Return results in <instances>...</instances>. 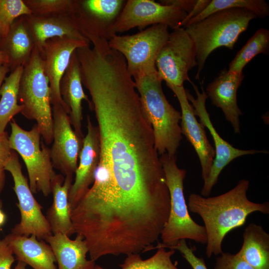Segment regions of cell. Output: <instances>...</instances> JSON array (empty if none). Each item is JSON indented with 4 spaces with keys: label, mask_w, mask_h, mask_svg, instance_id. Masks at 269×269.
<instances>
[{
    "label": "cell",
    "mask_w": 269,
    "mask_h": 269,
    "mask_svg": "<svg viewBox=\"0 0 269 269\" xmlns=\"http://www.w3.org/2000/svg\"><path fill=\"white\" fill-rule=\"evenodd\" d=\"M250 182L242 179L232 189L214 197H204L191 193L188 208L202 219L207 236L206 255L210 258L223 253L222 246L225 236L233 230L241 227L251 213L269 214V203L250 201L247 195Z\"/></svg>",
    "instance_id": "obj_1"
},
{
    "label": "cell",
    "mask_w": 269,
    "mask_h": 269,
    "mask_svg": "<svg viewBox=\"0 0 269 269\" xmlns=\"http://www.w3.org/2000/svg\"><path fill=\"white\" fill-rule=\"evenodd\" d=\"M142 113L152 129L155 148L161 155H176L182 139L181 112L166 98L157 72L133 78Z\"/></svg>",
    "instance_id": "obj_2"
},
{
    "label": "cell",
    "mask_w": 269,
    "mask_h": 269,
    "mask_svg": "<svg viewBox=\"0 0 269 269\" xmlns=\"http://www.w3.org/2000/svg\"><path fill=\"white\" fill-rule=\"evenodd\" d=\"M257 17L246 9L229 8L215 12L184 28L196 49V79L200 78L209 55L221 47L233 50L241 34L247 30L250 22Z\"/></svg>",
    "instance_id": "obj_3"
},
{
    "label": "cell",
    "mask_w": 269,
    "mask_h": 269,
    "mask_svg": "<svg viewBox=\"0 0 269 269\" xmlns=\"http://www.w3.org/2000/svg\"><path fill=\"white\" fill-rule=\"evenodd\" d=\"M164 172L170 198L169 216L160 235L162 243L154 249H169L181 240L189 239L197 243L206 244L204 226L195 222L190 216L184 194V180L186 171L177 165L176 156L164 153L159 156Z\"/></svg>",
    "instance_id": "obj_4"
},
{
    "label": "cell",
    "mask_w": 269,
    "mask_h": 269,
    "mask_svg": "<svg viewBox=\"0 0 269 269\" xmlns=\"http://www.w3.org/2000/svg\"><path fill=\"white\" fill-rule=\"evenodd\" d=\"M18 100L23 107L20 113L27 119L35 121L45 143H51L53 138L50 88L44 72L43 56L35 46L23 67Z\"/></svg>",
    "instance_id": "obj_5"
},
{
    "label": "cell",
    "mask_w": 269,
    "mask_h": 269,
    "mask_svg": "<svg viewBox=\"0 0 269 269\" xmlns=\"http://www.w3.org/2000/svg\"><path fill=\"white\" fill-rule=\"evenodd\" d=\"M10 126L9 146L20 155L25 163L31 191L48 196L51 193L52 183L57 175L52 165L50 149L43 140L41 141V134L36 124L29 131L20 127L13 119Z\"/></svg>",
    "instance_id": "obj_6"
},
{
    "label": "cell",
    "mask_w": 269,
    "mask_h": 269,
    "mask_svg": "<svg viewBox=\"0 0 269 269\" xmlns=\"http://www.w3.org/2000/svg\"><path fill=\"white\" fill-rule=\"evenodd\" d=\"M169 33L167 26L155 24L134 34H116L108 44L123 56L128 71L134 78L157 72L156 59Z\"/></svg>",
    "instance_id": "obj_7"
},
{
    "label": "cell",
    "mask_w": 269,
    "mask_h": 269,
    "mask_svg": "<svg viewBox=\"0 0 269 269\" xmlns=\"http://www.w3.org/2000/svg\"><path fill=\"white\" fill-rule=\"evenodd\" d=\"M5 170L12 177L13 188L20 214V221L11 229V233L27 237L34 235L39 240H45L52 234L50 225L42 212V206L34 198L27 179L22 173L17 153L13 150Z\"/></svg>",
    "instance_id": "obj_8"
},
{
    "label": "cell",
    "mask_w": 269,
    "mask_h": 269,
    "mask_svg": "<svg viewBox=\"0 0 269 269\" xmlns=\"http://www.w3.org/2000/svg\"><path fill=\"white\" fill-rule=\"evenodd\" d=\"M155 66L158 76L166 84L181 86L185 81L192 82L188 72L197 66L196 49L184 28L169 33L157 55Z\"/></svg>",
    "instance_id": "obj_9"
},
{
    "label": "cell",
    "mask_w": 269,
    "mask_h": 269,
    "mask_svg": "<svg viewBox=\"0 0 269 269\" xmlns=\"http://www.w3.org/2000/svg\"><path fill=\"white\" fill-rule=\"evenodd\" d=\"M191 84L196 94V98H195L188 90L185 89L187 98L193 107L195 115L199 118L200 123L208 130L215 147V156L210 172L207 180L204 182L200 192L201 195L208 197L213 187L217 183L222 171L234 159L244 155L267 154L269 152L267 150L239 149L221 137L214 128L207 110L206 101L208 96L202 86V92H200L196 85L192 82Z\"/></svg>",
    "instance_id": "obj_10"
},
{
    "label": "cell",
    "mask_w": 269,
    "mask_h": 269,
    "mask_svg": "<svg viewBox=\"0 0 269 269\" xmlns=\"http://www.w3.org/2000/svg\"><path fill=\"white\" fill-rule=\"evenodd\" d=\"M187 13L172 5H163L152 0H128L114 26L116 34L135 27L163 24L172 30L181 27Z\"/></svg>",
    "instance_id": "obj_11"
},
{
    "label": "cell",
    "mask_w": 269,
    "mask_h": 269,
    "mask_svg": "<svg viewBox=\"0 0 269 269\" xmlns=\"http://www.w3.org/2000/svg\"><path fill=\"white\" fill-rule=\"evenodd\" d=\"M52 113L53 143L50 149L52 165L65 177H73L83 139L74 131L69 114L63 106L52 105Z\"/></svg>",
    "instance_id": "obj_12"
},
{
    "label": "cell",
    "mask_w": 269,
    "mask_h": 269,
    "mask_svg": "<svg viewBox=\"0 0 269 269\" xmlns=\"http://www.w3.org/2000/svg\"><path fill=\"white\" fill-rule=\"evenodd\" d=\"M126 1L77 0L75 11L72 16L80 31L87 39L94 36L109 41L116 35L114 32V26Z\"/></svg>",
    "instance_id": "obj_13"
},
{
    "label": "cell",
    "mask_w": 269,
    "mask_h": 269,
    "mask_svg": "<svg viewBox=\"0 0 269 269\" xmlns=\"http://www.w3.org/2000/svg\"><path fill=\"white\" fill-rule=\"evenodd\" d=\"M88 46H90L88 41L67 37H55L47 40L43 48L44 72L49 80L51 105L63 106L69 115L70 111L60 95V82L74 52Z\"/></svg>",
    "instance_id": "obj_14"
},
{
    "label": "cell",
    "mask_w": 269,
    "mask_h": 269,
    "mask_svg": "<svg viewBox=\"0 0 269 269\" xmlns=\"http://www.w3.org/2000/svg\"><path fill=\"white\" fill-rule=\"evenodd\" d=\"M176 96L181 108V131L194 147L199 159L203 182L208 178L215 156V148L208 140L205 127L195 115L192 105L188 100L183 86L166 84Z\"/></svg>",
    "instance_id": "obj_15"
},
{
    "label": "cell",
    "mask_w": 269,
    "mask_h": 269,
    "mask_svg": "<svg viewBox=\"0 0 269 269\" xmlns=\"http://www.w3.org/2000/svg\"><path fill=\"white\" fill-rule=\"evenodd\" d=\"M87 134L83 138L79 165L68 194L71 210L76 207L93 183L99 161L100 144L98 128L93 124L89 116H87Z\"/></svg>",
    "instance_id": "obj_16"
},
{
    "label": "cell",
    "mask_w": 269,
    "mask_h": 269,
    "mask_svg": "<svg viewBox=\"0 0 269 269\" xmlns=\"http://www.w3.org/2000/svg\"><path fill=\"white\" fill-rule=\"evenodd\" d=\"M243 72L221 70L206 87L205 93L212 104L220 108L232 126L235 134H240V116L243 115L238 107L237 93L244 79Z\"/></svg>",
    "instance_id": "obj_17"
},
{
    "label": "cell",
    "mask_w": 269,
    "mask_h": 269,
    "mask_svg": "<svg viewBox=\"0 0 269 269\" xmlns=\"http://www.w3.org/2000/svg\"><path fill=\"white\" fill-rule=\"evenodd\" d=\"M24 17L34 46L41 54L46 41L55 37H67L90 42L80 31L72 16L31 14Z\"/></svg>",
    "instance_id": "obj_18"
},
{
    "label": "cell",
    "mask_w": 269,
    "mask_h": 269,
    "mask_svg": "<svg viewBox=\"0 0 269 269\" xmlns=\"http://www.w3.org/2000/svg\"><path fill=\"white\" fill-rule=\"evenodd\" d=\"M76 50L72 54L68 67L60 80L59 87L61 98L70 111L71 125L77 134L83 139L82 103L83 100L87 101L89 107L91 103L83 88L80 65Z\"/></svg>",
    "instance_id": "obj_19"
},
{
    "label": "cell",
    "mask_w": 269,
    "mask_h": 269,
    "mask_svg": "<svg viewBox=\"0 0 269 269\" xmlns=\"http://www.w3.org/2000/svg\"><path fill=\"white\" fill-rule=\"evenodd\" d=\"M4 239L17 261L33 269H57L53 252L49 244L34 235L25 236L10 233Z\"/></svg>",
    "instance_id": "obj_20"
},
{
    "label": "cell",
    "mask_w": 269,
    "mask_h": 269,
    "mask_svg": "<svg viewBox=\"0 0 269 269\" xmlns=\"http://www.w3.org/2000/svg\"><path fill=\"white\" fill-rule=\"evenodd\" d=\"M51 247L57 269H93L96 263L87 259L88 249L84 238L77 234L74 240L66 235L52 234L45 240Z\"/></svg>",
    "instance_id": "obj_21"
},
{
    "label": "cell",
    "mask_w": 269,
    "mask_h": 269,
    "mask_svg": "<svg viewBox=\"0 0 269 269\" xmlns=\"http://www.w3.org/2000/svg\"><path fill=\"white\" fill-rule=\"evenodd\" d=\"M73 176L57 174L52 183V205L47 210L46 218L52 234H62L69 237L75 233L71 218L68 194Z\"/></svg>",
    "instance_id": "obj_22"
},
{
    "label": "cell",
    "mask_w": 269,
    "mask_h": 269,
    "mask_svg": "<svg viewBox=\"0 0 269 269\" xmlns=\"http://www.w3.org/2000/svg\"><path fill=\"white\" fill-rule=\"evenodd\" d=\"M34 44L28 30L24 15L16 19L0 42V50L7 55L10 72L23 66L29 58Z\"/></svg>",
    "instance_id": "obj_23"
},
{
    "label": "cell",
    "mask_w": 269,
    "mask_h": 269,
    "mask_svg": "<svg viewBox=\"0 0 269 269\" xmlns=\"http://www.w3.org/2000/svg\"><path fill=\"white\" fill-rule=\"evenodd\" d=\"M243 242L237 254L254 269H269V234L254 223L245 229Z\"/></svg>",
    "instance_id": "obj_24"
},
{
    "label": "cell",
    "mask_w": 269,
    "mask_h": 269,
    "mask_svg": "<svg viewBox=\"0 0 269 269\" xmlns=\"http://www.w3.org/2000/svg\"><path fill=\"white\" fill-rule=\"evenodd\" d=\"M23 66H20L6 77L0 90V133L5 131L14 116L21 113L23 107L18 104L19 85Z\"/></svg>",
    "instance_id": "obj_25"
},
{
    "label": "cell",
    "mask_w": 269,
    "mask_h": 269,
    "mask_svg": "<svg viewBox=\"0 0 269 269\" xmlns=\"http://www.w3.org/2000/svg\"><path fill=\"white\" fill-rule=\"evenodd\" d=\"M269 51V31L261 28L248 40L237 52L229 65L230 72H243V68L257 55L268 54Z\"/></svg>",
    "instance_id": "obj_26"
},
{
    "label": "cell",
    "mask_w": 269,
    "mask_h": 269,
    "mask_svg": "<svg viewBox=\"0 0 269 269\" xmlns=\"http://www.w3.org/2000/svg\"><path fill=\"white\" fill-rule=\"evenodd\" d=\"M235 8L248 9L261 18L269 15V5L264 0H211L204 10L191 19L186 26L202 20L215 12Z\"/></svg>",
    "instance_id": "obj_27"
},
{
    "label": "cell",
    "mask_w": 269,
    "mask_h": 269,
    "mask_svg": "<svg viewBox=\"0 0 269 269\" xmlns=\"http://www.w3.org/2000/svg\"><path fill=\"white\" fill-rule=\"evenodd\" d=\"M157 249L152 257L146 260H142L139 254L128 255L120 267L121 269H179L177 264L171 260L175 250L167 251L162 247ZM93 269H105L96 264Z\"/></svg>",
    "instance_id": "obj_28"
},
{
    "label": "cell",
    "mask_w": 269,
    "mask_h": 269,
    "mask_svg": "<svg viewBox=\"0 0 269 269\" xmlns=\"http://www.w3.org/2000/svg\"><path fill=\"white\" fill-rule=\"evenodd\" d=\"M34 15H62L72 16L77 0H23Z\"/></svg>",
    "instance_id": "obj_29"
},
{
    "label": "cell",
    "mask_w": 269,
    "mask_h": 269,
    "mask_svg": "<svg viewBox=\"0 0 269 269\" xmlns=\"http://www.w3.org/2000/svg\"><path fill=\"white\" fill-rule=\"evenodd\" d=\"M31 14L32 12L23 0H0V42L16 19Z\"/></svg>",
    "instance_id": "obj_30"
},
{
    "label": "cell",
    "mask_w": 269,
    "mask_h": 269,
    "mask_svg": "<svg viewBox=\"0 0 269 269\" xmlns=\"http://www.w3.org/2000/svg\"><path fill=\"white\" fill-rule=\"evenodd\" d=\"M214 269H254L237 253H222L216 259Z\"/></svg>",
    "instance_id": "obj_31"
},
{
    "label": "cell",
    "mask_w": 269,
    "mask_h": 269,
    "mask_svg": "<svg viewBox=\"0 0 269 269\" xmlns=\"http://www.w3.org/2000/svg\"><path fill=\"white\" fill-rule=\"evenodd\" d=\"M169 249L178 250L190 265L192 269H208L203 258L197 257L194 250L189 247L186 240H181L174 246Z\"/></svg>",
    "instance_id": "obj_32"
},
{
    "label": "cell",
    "mask_w": 269,
    "mask_h": 269,
    "mask_svg": "<svg viewBox=\"0 0 269 269\" xmlns=\"http://www.w3.org/2000/svg\"><path fill=\"white\" fill-rule=\"evenodd\" d=\"M8 137L6 131L0 133V194L5 182V166L12 151L9 146Z\"/></svg>",
    "instance_id": "obj_33"
},
{
    "label": "cell",
    "mask_w": 269,
    "mask_h": 269,
    "mask_svg": "<svg viewBox=\"0 0 269 269\" xmlns=\"http://www.w3.org/2000/svg\"><path fill=\"white\" fill-rule=\"evenodd\" d=\"M13 255L5 240H0V269H11L15 261Z\"/></svg>",
    "instance_id": "obj_34"
},
{
    "label": "cell",
    "mask_w": 269,
    "mask_h": 269,
    "mask_svg": "<svg viewBox=\"0 0 269 269\" xmlns=\"http://www.w3.org/2000/svg\"><path fill=\"white\" fill-rule=\"evenodd\" d=\"M210 1L211 0H197L192 10L187 13L185 18L181 21L180 27L184 28L191 19L198 16L204 10Z\"/></svg>",
    "instance_id": "obj_35"
},
{
    "label": "cell",
    "mask_w": 269,
    "mask_h": 269,
    "mask_svg": "<svg viewBox=\"0 0 269 269\" xmlns=\"http://www.w3.org/2000/svg\"><path fill=\"white\" fill-rule=\"evenodd\" d=\"M159 1L163 5L175 6L188 13L192 10L197 0H161Z\"/></svg>",
    "instance_id": "obj_36"
},
{
    "label": "cell",
    "mask_w": 269,
    "mask_h": 269,
    "mask_svg": "<svg viewBox=\"0 0 269 269\" xmlns=\"http://www.w3.org/2000/svg\"><path fill=\"white\" fill-rule=\"evenodd\" d=\"M9 71L10 69L7 65L0 64V90L6 74Z\"/></svg>",
    "instance_id": "obj_37"
},
{
    "label": "cell",
    "mask_w": 269,
    "mask_h": 269,
    "mask_svg": "<svg viewBox=\"0 0 269 269\" xmlns=\"http://www.w3.org/2000/svg\"><path fill=\"white\" fill-rule=\"evenodd\" d=\"M8 63V59L4 52L0 50V64H6Z\"/></svg>",
    "instance_id": "obj_38"
},
{
    "label": "cell",
    "mask_w": 269,
    "mask_h": 269,
    "mask_svg": "<svg viewBox=\"0 0 269 269\" xmlns=\"http://www.w3.org/2000/svg\"><path fill=\"white\" fill-rule=\"evenodd\" d=\"M6 220V216L4 212L2 211L1 209L0 208V227L2 226Z\"/></svg>",
    "instance_id": "obj_39"
},
{
    "label": "cell",
    "mask_w": 269,
    "mask_h": 269,
    "mask_svg": "<svg viewBox=\"0 0 269 269\" xmlns=\"http://www.w3.org/2000/svg\"><path fill=\"white\" fill-rule=\"evenodd\" d=\"M26 264L21 261H18L14 269H27Z\"/></svg>",
    "instance_id": "obj_40"
},
{
    "label": "cell",
    "mask_w": 269,
    "mask_h": 269,
    "mask_svg": "<svg viewBox=\"0 0 269 269\" xmlns=\"http://www.w3.org/2000/svg\"><path fill=\"white\" fill-rule=\"evenodd\" d=\"M2 207V202L1 200L0 199V208L1 209Z\"/></svg>",
    "instance_id": "obj_41"
},
{
    "label": "cell",
    "mask_w": 269,
    "mask_h": 269,
    "mask_svg": "<svg viewBox=\"0 0 269 269\" xmlns=\"http://www.w3.org/2000/svg\"></svg>",
    "instance_id": "obj_42"
}]
</instances>
